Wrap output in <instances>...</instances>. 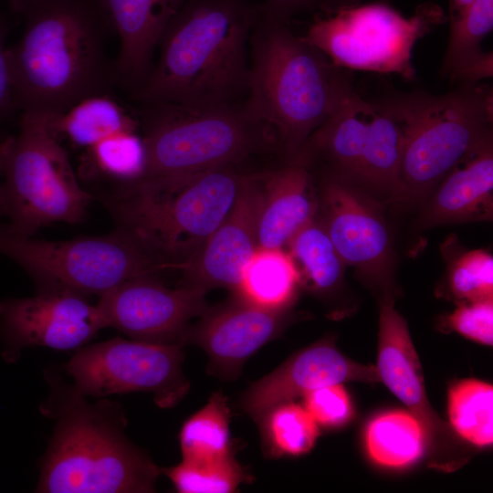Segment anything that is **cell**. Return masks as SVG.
Instances as JSON below:
<instances>
[{
  "mask_svg": "<svg viewBox=\"0 0 493 493\" xmlns=\"http://www.w3.org/2000/svg\"><path fill=\"white\" fill-rule=\"evenodd\" d=\"M449 420L454 429L477 446L493 442V387L467 379L455 383L448 392Z\"/></svg>",
  "mask_w": 493,
  "mask_h": 493,
  "instance_id": "obj_30",
  "label": "cell"
},
{
  "mask_svg": "<svg viewBox=\"0 0 493 493\" xmlns=\"http://www.w3.org/2000/svg\"><path fill=\"white\" fill-rule=\"evenodd\" d=\"M161 472L181 493H230L249 477L233 452L202 461L182 460L178 465L161 469Z\"/></svg>",
  "mask_w": 493,
  "mask_h": 493,
  "instance_id": "obj_31",
  "label": "cell"
},
{
  "mask_svg": "<svg viewBox=\"0 0 493 493\" xmlns=\"http://www.w3.org/2000/svg\"><path fill=\"white\" fill-rule=\"evenodd\" d=\"M10 24L5 15L0 10V123L19 111L16 102L8 61L6 38Z\"/></svg>",
  "mask_w": 493,
  "mask_h": 493,
  "instance_id": "obj_36",
  "label": "cell"
},
{
  "mask_svg": "<svg viewBox=\"0 0 493 493\" xmlns=\"http://www.w3.org/2000/svg\"><path fill=\"white\" fill-rule=\"evenodd\" d=\"M229 165L140 178L102 196L117 228L174 264L193 257L232 208L246 173Z\"/></svg>",
  "mask_w": 493,
  "mask_h": 493,
  "instance_id": "obj_4",
  "label": "cell"
},
{
  "mask_svg": "<svg viewBox=\"0 0 493 493\" xmlns=\"http://www.w3.org/2000/svg\"><path fill=\"white\" fill-rule=\"evenodd\" d=\"M188 0H92L109 33L119 39L115 86L131 97L145 83L159 40Z\"/></svg>",
  "mask_w": 493,
  "mask_h": 493,
  "instance_id": "obj_18",
  "label": "cell"
},
{
  "mask_svg": "<svg viewBox=\"0 0 493 493\" xmlns=\"http://www.w3.org/2000/svg\"><path fill=\"white\" fill-rule=\"evenodd\" d=\"M107 328L97 305L83 295L40 289L33 297L0 300V332L8 344L79 349Z\"/></svg>",
  "mask_w": 493,
  "mask_h": 493,
  "instance_id": "obj_14",
  "label": "cell"
},
{
  "mask_svg": "<svg viewBox=\"0 0 493 493\" xmlns=\"http://www.w3.org/2000/svg\"><path fill=\"white\" fill-rule=\"evenodd\" d=\"M257 247L284 248L318 210L311 170L298 160L260 173Z\"/></svg>",
  "mask_w": 493,
  "mask_h": 493,
  "instance_id": "obj_20",
  "label": "cell"
},
{
  "mask_svg": "<svg viewBox=\"0 0 493 493\" xmlns=\"http://www.w3.org/2000/svg\"><path fill=\"white\" fill-rule=\"evenodd\" d=\"M13 135L0 130V184L3 176L4 166Z\"/></svg>",
  "mask_w": 493,
  "mask_h": 493,
  "instance_id": "obj_38",
  "label": "cell"
},
{
  "mask_svg": "<svg viewBox=\"0 0 493 493\" xmlns=\"http://www.w3.org/2000/svg\"><path fill=\"white\" fill-rule=\"evenodd\" d=\"M75 396L58 423L37 491L152 492L161 469L123 435L103 408Z\"/></svg>",
  "mask_w": 493,
  "mask_h": 493,
  "instance_id": "obj_7",
  "label": "cell"
},
{
  "mask_svg": "<svg viewBox=\"0 0 493 493\" xmlns=\"http://www.w3.org/2000/svg\"><path fill=\"white\" fill-rule=\"evenodd\" d=\"M426 435L420 421L404 411L375 417L367 426L365 441L371 457L385 467H399L416 461L424 453Z\"/></svg>",
  "mask_w": 493,
  "mask_h": 493,
  "instance_id": "obj_27",
  "label": "cell"
},
{
  "mask_svg": "<svg viewBox=\"0 0 493 493\" xmlns=\"http://www.w3.org/2000/svg\"><path fill=\"white\" fill-rule=\"evenodd\" d=\"M181 348L115 338L81 348L66 369L79 396L151 392L160 407L169 408L189 389Z\"/></svg>",
  "mask_w": 493,
  "mask_h": 493,
  "instance_id": "obj_12",
  "label": "cell"
},
{
  "mask_svg": "<svg viewBox=\"0 0 493 493\" xmlns=\"http://www.w3.org/2000/svg\"><path fill=\"white\" fill-rule=\"evenodd\" d=\"M287 246L300 284L314 291L326 292L341 280L346 265L321 221L314 218L295 234Z\"/></svg>",
  "mask_w": 493,
  "mask_h": 493,
  "instance_id": "obj_26",
  "label": "cell"
},
{
  "mask_svg": "<svg viewBox=\"0 0 493 493\" xmlns=\"http://www.w3.org/2000/svg\"><path fill=\"white\" fill-rule=\"evenodd\" d=\"M399 122L353 86L294 157L321 162L324 173L403 198Z\"/></svg>",
  "mask_w": 493,
  "mask_h": 493,
  "instance_id": "obj_11",
  "label": "cell"
},
{
  "mask_svg": "<svg viewBox=\"0 0 493 493\" xmlns=\"http://www.w3.org/2000/svg\"><path fill=\"white\" fill-rule=\"evenodd\" d=\"M303 406L318 425L335 427L351 416L348 393L341 383L322 385L303 394Z\"/></svg>",
  "mask_w": 493,
  "mask_h": 493,
  "instance_id": "obj_33",
  "label": "cell"
},
{
  "mask_svg": "<svg viewBox=\"0 0 493 493\" xmlns=\"http://www.w3.org/2000/svg\"><path fill=\"white\" fill-rule=\"evenodd\" d=\"M257 424L264 450L273 457L306 454L320 435L318 424L304 406L291 401L272 407Z\"/></svg>",
  "mask_w": 493,
  "mask_h": 493,
  "instance_id": "obj_29",
  "label": "cell"
},
{
  "mask_svg": "<svg viewBox=\"0 0 493 493\" xmlns=\"http://www.w3.org/2000/svg\"><path fill=\"white\" fill-rule=\"evenodd\" d=\"M370 99L402 129L403 198L429 192L461 159L492 139L493 91L487 84L460 82L442 95L388 89Z\"/></svg>",
  "mask_w": 493,
  "mask_h": 493,
  "instance_id": "obj_5",
  "label": "cell"
},
{
  "mask_svg": "<svg viewBox=\"0 0 493 493\" xmlns=\"http://www.w3.org/2000/svg\"><path fill=\"white\" fill-rule=\"evenodd\" d=\"M140 129L124 130L104 137L80 155L79 175L114 184L140 179L145 168V149Z\"/></svg>",
  "mask_w": 493,
  "mask_h": 493,
  "instance_id": "obj_25",
  "label": "cell"
},
{
  "mask_svg": "<svg viewBox=\"0 0 493 493\" xmlns=\"http://www.w3.org/2000/svg\"><path fill=\"white\" fill-rule=\"evenodd\" d=\"M261 7L245 0H188L163 31L159 58L131 99L200 108L244 102L249 37Z\"/></svg>",
  "mask_w": 493,
  "mask_h": 493,
  "instance_id": "obj_2",
  "label": "cell"
},
{
  "mask_svg": "<svg viewBox=\"0 0 493 493\" xmlns=\"http://www.w3.org/2000/svg\"><path fill=\"white\" fill-rule=\"evenodd\" d=\"M351 381L374 383L380 377L376 367L357 363L329 341H321L295 353L255 382L242 395L239 405L258 423L272 407L311 389Z\"/></svg>",
  "mask_w": 493,
  "mask_h": 493,
  "instance_id": "obj_17",
  "label": "cell"
},
{
  "mask_svg": "<svg viewBox=\"0 0 493 493\" xmlns=\"http://www.w3.org/2000/svg\"><path fill=\"white\" fill-rule=\"evenodd\" d=\"M424 224L488 221L493 215V142L488 140L461 159L438 183Z\"/></svg>",
  "mask_w": 493,
  "mask_h": 493,
  "instance_id": "obj_22",
  "label": "cell"
},
{
  "mask_svg": "<svg viewBox=\"0 0 493 493\" xmlns=\"http://www.w3.org/2000/svg\"><path fill=\"white\" fill-rule=\"evenodd\" d=\"M206 290L184 285L170 288L156 276L126 280L100 296L106 324L131 340L183 345L189 321L207 310Z\"/></svg>",
  "mask_w": 493,
  "mask_h": 493,
  "instance_id": "obj_13",
  "label": "cell"
},
{
  "mask_svg": "<svg viewBox=\"0 0 493 493\" xmlns=\"http://www.w3.org/2000/svg\"><path fill=\"white\" fill-rule=\"evenodd\" d=\"M447 321L459 334L482 344H493V299L462 302Z\"/></svg>",
  "mask_w": 493,
  "mask_h": 493,
  "instance_id": "obj_34",
  "label": "cell"
},
{
  "mask_svg": "<svg viewBox=\"0 0 493 493\" xmlns=\"http://www.w3.org/2000/svg\"><path fill=\"white\" fill-rule=\"evenodd\" d=\"M285 310L262 309L237 299L232 304L204 314L188 328L183 344L200 346L215 375L232 380L244 363L280 331Z\"/></svg>",
  "mask_w": 493,
  "mask_h": 493,
  "instance_id": "obj_19",
  "label": "cell"
},
{
  "mask_svg": "<svg viewBox=\"0 0 493 493\" xmlns=\"http://www.w3.org/2000/svg\"><path fill=\"white\" fill-rule=\"evenodd\" d=\"M265 11L277 19L289 24L299 14L326 15L342 8L360 5L362 0H266Z\"/></svg>",
  "mask_w": 493,
  "mask_h": 493,
  "instance_id": "obj_35",
  "label": "cell"
},
{
  "mask_svg": "<svg viewBox=\"0 0 493 493\" xmlns=\"http://www.w3.org/2000/svg\"><path fill=\"white\" fill-rule=\"evenodd\" d=\"M376 369L380 381L420 421L426 438L431 437L440 424L426 397L423 370L406 320L390 300L380 305Z\"/></svg>",
  "mask_w": 493,
  "mask_h": 493,
  "instance_id": "obj_21",
  "label": "cell"
},
{
  "mask_svg": "<svg viewBox=\"0 0 493 493\" xmlns=\"http://www.w3.org/2000/svg\"><path fill=\"white\" fill-rule=\"evenodd\" d=\"M136 103L145 149L141 178L241 166L252 156L278 152L273 131L246 100L207 108Z\"/></svg>",
  "mask_w": 493,
  "mask_h": 493,
  "instance_id": "obj_6",
  "label": "cell"
},
{
  "mask_svg": "<svg viewBox=\"0 0 493 493\" xmlns=\"http://www.w3.org/2000/svg\"><path fill=\"white\" fill-rule=\"evenodd\" d=\"M261 199L260 173H246L225 219L193 257L177 265L188 285L206 291L218 287L235 291L244 266L257 248Z\"/></svg>",
  "mask_w": 493,
  "mask_h": 493,
  "instance_id": "obj_16",
  "label": "cell"
},
{
  "mask_svg": "<svg viewBox=\"0 0 493 493\" xmlns=\"http://www.w3.org/2000/svg\"><path fill=\"white\" fill-rule=\"evenodd\" d=\"M354 86L351 70L335 66L288 24L261 7L249 37L246 101L273 131L286 162L335 111Z\"/></svg>",
  "mask_w": 493,
  "mask_h": 493,
  "instance_id": "obj_3",
  "label": "cell"
},
{
  "mask_svg": "<svg viewBox=\"0 0 493 493\" xmlns=\"http://www.w3.org/2000/svg\"><path fill=\"white\" fill-rule=\"evenodd\" d=\"M22 19L7 48L20 112L58 115L115 86L105 49L108 32L92 0H9Z\"/></svg>",
  "mask_w": 493,
  "mask_h": 493,
  "instance_id": "obj_1",
  "label": "cell"
},
{
  "mask_svg": "<svg viewBox=\"0 0 493 493\" xmlns=\"http://www.w3.org/2000/svg\"><path fill=\"white\" fill-rule=\"evenodd\" d=\"M447 282L453 296L462 302L493 299V257L485 249L457 256L450 264Z\"/></svg>",
  "mask_w": 493,
  "mask_h": 493,
  "instance_id": "obj_32",
  "label": "cell"
},
{
  "mask_svg": "<svg viewBox=\"0 0 493 493\" xmlns=\"http://www.w3.org/2000/svg\"><path fill=\"white\" fill-rule=\"evenodd\" d=\"M92 194L79 184L47 115L21 112L0 184V216L11 231L33 236L52 223H81Z\"/></svg>",
  "mask_w": 493,
  "mask_h": 493,
  "instance_id": "obj_8",
  "label": "cell"
},
{
  "mask_svg": "<svg viewBox=\"0 0 493 493\" xmlns=\"http://www.w3.org/2000/svg\"><path fill=\"white\" fill-rule=\"evenodd\" d=\"M447 21L435 3L419 5L409 18L386 4L371 3L316 15L302 37L337 67L394 73L413 81L414 44Z\"/></svg>",
  "mask_w": 493,
  "mask_h": 493,
  "instance_id": "obj_10",
  "label": "cell"
},
{
  "mask_svg": "<svg viewBox=\"0 0 493 493\" xmlns=\"http://www.w3.org/2000/svg\"><path fill=\"white\" fill-rule=\"evenodd\" d=\"M0 254L22 267L40 289H60L99 297L119 284L172 269V263L149 251L129 234L69 240H41L0 223Z\"/></svg>",
  "mask_w": 493,
  "mask_h": 493,
  "instance_id": "obj_9",
  "label": "cell"
},
{
  "mask_svg": "<svg viewBox=\"0 0 493 493\" xmlns=\"http://www.w3.org/2000/svg\"><path fill=\"white\" fill-rule=\"evenodd\" d=\"M299 282L296 265L284 248L257 247L243 267L237 299L271 310H285Z\"/></svg>",
  "mask_w": 493,
  "mask_h": 493,
  "instance_id": "obj_23",
  "label": "cell"
},
{
  "mask_svg": "<svg viewBox=\"0 0 493 493\" xmlns=\"http://www.w3.org/2000/svg\"><path fill=\"white\" fill-rule=\"evenodd\" d=\"M322 194L321 223L345 265L368 279H389L392 241L378 207L353 184L332 174L324 173Z\"/></svg>",
  "mask_w": 493,
  "mask_h": 493,
  "instance_id": "obj_15",
  "label": "cell"
},
{
  "mask_svg": "<svg viewBox=\"0 0 493 493\" xmlns=\"http://www.w3.org/2000/svg\"><path fill=\"white\" fill-rule=\"evenodd\" d=\"M477 0H449L447 19L450 24L457 21Z\"/></svg>",
  "mask_w": 493,
  "mask_h": 493,
  "instance_id": "obj_37",
  "label": "cell"
},
{
  "mask_svg": "<svg viewBox=\"0 0 493 493\" xmlns=\"http://www.w3.org/2000/svg\"><path fill=\"white\" fill-rule=\"evenodd\" d=\"M47 123L60 142L67 140L82 151L112 133L140 129L135 113L110 93L86 98L61 114L47 116Z\"/></svg>",
  "mask_w": 493,
  "mask_h": 493,
  "instance_id": "obj_24",
  "label": "cell"
},
{
  "mask_svg": "<svg viewBox=\"0 0 493 493\" xmlns=\"http://www.w3.org/2000/svg\"><path fill=\"white\" fill-rule=\"evenodd\" d=\"M229 423L226 398L215 393L182 425L179 442L183 460L202 461L232 453Z\"/></svg>",
  "mask_w": 493,
  "mask_h": 493,
  "instance_id": "obj_28",
  "label": "cell"
}]
</instances>
